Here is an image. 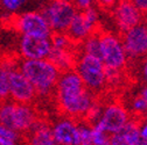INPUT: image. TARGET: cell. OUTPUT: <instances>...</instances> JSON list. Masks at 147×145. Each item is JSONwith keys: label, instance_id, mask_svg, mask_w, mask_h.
Listing matches in <instances>:
<instances>
[{"label": "cell", "instance_id": "6", "mask_svg": "<svg viewBox=\"0 0 147 145\" xmlns=\"http://www.w3.org/2000/svg\"><path fill=\"white\" fill-rule=\"evenodd\" d=\"M99 15L96 7H90L84 11H77L72 21L65 30V35L69 40L75 43L81 44L89 36L98 30L99 28Z\"/></svg>", "mask_w": 147, "mask_h": 145}, {"label": "cell", "instance_id": "11", "mask_svg": "<svg viewBox=\"0 0 147 145\" xmlns=\"http://www.w3.org/2000/svg\"><path fill=\"white\" fill-rule=\"evenodd\" d=\"M36 92L28 79L21 73V71L14 67L9 73V88H8V100L16 103L32 104L35 100Z\"/></svg>", "mask_w": 147, "mask_h": 145}, {"label": "cell", "instance_id": "17", "mask_svg": "<svg viewBox=\"0 0 147 145\" xmlns=\"http://www.w3.org/2000/svg\"><path fill=\"white\" fill-rule=\"evenodd\" d=\"M55 66H56L61 73L70 70H74L75 66L76 58L72 55V50H57V49H53L49 53V57L47 58Z\"/></svg>", "mask_w": 147, "mask_h": 145}, {"label": "cell", "instance_id": "34", "mask_svg": "<svg viewBox=\"0 0 147 145\" xmlns=\"http://www.w3.org/2000/svg\"><path fill=\"white\" fill-rule=\"evenodd\" d=\"M146 114H147V113H146Z\"/></svg>", "mask_w": 147, "mask_h": 145}, {"label": "cell", "instance_id": "19", "mask_svg": "<svg viewBox=\"0 0 147 145\" xmlns=\"http://www.w3.org/2000/svg\"><path fill=\"white\" fill-rule=\"evenodd\" d=\"M83 48V53L96 57L100 61V31L96 30L89 37L81 43Z\"/></svg>", "mask_w": 147, "mask_h": 145}, {"label": "cell", "instance_id": "24", "mask_svg": "<svg viewBox=\"0 0 147 145\" xmlns=\"http://www.w3.org/2000/svg\"><path fill=\"white\" fill-rule=\"evenodd\" d=\"M92 145H110V135L100 130L98 126L92 125Z\"/></svg>", "mask_w": 147, "mask_h": 145}, {"label": "cell", "instance_id": "5", "mask_svg": "<svg viewBox=\"0 0 147 145\" xmlns=\"http://www.w3.org/2000/svg\"><path fill=\"white\" fill-rule=\"evenodd\" d=\"M8 23L20 36L50 39L53 31L40 11H28L11 15Z\"/></svg>", "mask_w": 147, "mask_h": 145}, {"label": "cell", "instance_id": "13", "mask_svg": "<svg viewBox=\"0 0 147 145\" xmlns=\"http://www.w3.org/2000/svg\"><path fill=\"white\" fill-rule=\"evenodd\" d=\"M112 15L121 33L127 31L144 21V15L133 6L130 0H119L112 8Z\"/></svg>", "mask_w": 147, "mask_h": 145}, {"label": "cell", "instance_id": "9", "mask_svg": "<svg viewBox=\"0 0 147 145\" xmlns=\"http://www.w3.org/2000/svg\"><path fill=\"white\" fill-rule=\"evenodd\" d=\"M120 41L127 59H139L147 56V25H140L121 33Z\"/></svg>", "mask_w": 147, "mask_h": 145}, {"label": "cell", "instance_id": "14", "mask_svg": "<svg viewBox=\"0 0 147 145\" xmlns=\"http://www.w3.org/2000/svg\"><path fill=\"white\" fill-rule=\"evenodd\" d=\"M51 132L57 145H80L78 123L69 117H62L51 124Z\"/></svg>", "mask_w": 147, "mask_h": 145}, {"label": "cell", "instance_id": "12", "mask_svg": "<svg viewBox=\"0 0 147 145\" xmlns=\"http://www.w3.org/2000/svg\"><path fill=\"white\" fill-rule=\"evenodd\" d=\"M51 51L50 39L42 37H28L20 36L18 43V52L21 59L25 61H39L47 59Z\"/></svg>", "mask_w": 147, "mask_h": 145}, {"label": "cell", "instance_id": "26", "mask_svg": "<svg viewBox=\"0 0 147 145\" xmlns=\"http://www.w3.org/2000/svg\"><path fill=\"white\" fill-rule=\"evenodd\" d=\"M95 0H72V5L76 7L77 11H84L92 7Z\"/></svg>", "mask_w": 147, "mask_h": 145}, {"label": "cell", "instance_id": "10", "mask_svg": "<svg viewBox=\"0 0 147 145\" xmlns=\"http://www.w3.org/2000/svg\"><path fill=\"white\" fill-rule=\"evenodd\" d=\"M128 121V113L120 103H110L103 109L98 121L94 125L98 126L107 135H113L120 131Z\"/></svg>", "mask_w": 147, "mask_h": 145}, {"label": "cell", "instance_id": "18", "mask_svg": "<svg viewBox=\"0 0 147 145\" xmlns=\"http://www.w3.org/2000/svg\"><path fill=\"white\" fill-rule=\"evenodd\" d=\"M18 66V62L9 58H0V102L8 100L9 73Z\"/></svg>", "mask_w": 147, "mask_h": 145}, {"label": "cell", "instance_id": "4", "mask_svg": "<svg viewBox=\"0 0 147 145\" xmlns=\"http://www.w3.org/2000/svg\"><path fill=\"white\" fill-rule=\"evenodd\" d=\"M74 70L80 76L85 87L92 94L100 93L107 85L105 77V66L96 57L82 53L76 58Z\"/></svg>", "mask_w": 147, "mask_h": 145}, {"label": "cell", "instance_id": "32", "mask_svg": "<svg viewBox=\"0 0 147 145\" xmlns=\"http://www.w3.org/2000/svg\"><path fill=\"white\" fill-rule=\"evenodd\" d=\"M140 96H141V98H144V100H145V101L147 102V87L142 89V92H141Z\"/></svg>", "mask_w": 147, "mask_h": 145}, {"label": "cell", "instance_id": "29", "mask_svg": "<svg viewBox=\"0 0 147 145\" xmlns=\"http://www.w3.org/2000/svg\"><path fill=\"white\" fill-rule=\"evenodd\" d=\"M140 136H141V139L147 140V120L144 123V125L140 128Z\"/></svg>", "mask_w": 147, "mask_h": 145}, {"label": "cell", "instance_id": "7", "mask_svg": "<svg viewBox=\"0 0 147 145\" xmlns=\"http://www.w3.org/2000/svg\"><path fill=\"white\" fill-rule=\"evenodd\" d=\"M100 62L109 70L121 71L127 63V56L118 36L100 31Z\"/></svg>", "mask_w": 147, "mask_h": 145}, {"label": "cell", "instance_id": "20", "mask_svg": "<svg viewBox=\"0 0 147 145\" xmlns=\"http://www.w3.org/2000/svg\"><path fill=\"white\" fill-rule=\"evenodd\" d=\"M50 42H51V48L53 49H57V50H72L74 44L69 37L64 34H53L50 37Z\"/></svg>", "mask_w": 147, "mask_h": 145}, {"label": "cell", "instance_id": "25", "mask_svg": "<svg viewBox=\"0 0 147 145\" xmlns=\"http://www.w3.org/2000/svg\"><path fill=\"white\" fill-rule=\"evenodd\" d=\"M132 108L137 114H145V113H147V102L144 100V98H141L139 95L133 100Z\"/></svg>", "mask_w": 147, "mask_h": 145}, {"label": "cell", "instance_id": "1", "mask_svg": "<svg viewBox=\"0 0 147 145\" xmlns=\"http://www.w3.org/2000/svg\"><path fill=\"white\" fill-rule=\"evenodd\" d=\"M54 93L57 107L64 117L83 118L95 106L94 94L85 87L75 70L61 73Z\"/></svg>", "mask_w": 147, "mask_h": 145}, {"label": "cell", "instance_id": "22", "mask_svg": "<svg viewBox=\"0 0 147 145\" xmlns=\"http://www.w3.org/2000/svg\"><path fill=\"white\" fill-rule=\"evenodd\" d=\"M80 145H92V129L86 123H78Z\"/></svg>", "mask_w": 147, "mask_h": 145}, {"label": "cell", "instance_id": "21", "mask_svg": "<svg viewBox=\"0 0 147 145\" xmlns=\"http://www.w3.org/2000/svg\"><path fill=\"white\" fill-rule=\"evenodd\" d=\"M27 3L28 0H0V7L6 14L15 15Z\"/></svg>", "mask_w": 147, "mask_h": 145}, {"label": "cell", "instance_id": "28", "mask_svg": "<svg viewBox=\"0 0 147 145\" xmlns=\"http://www.w3.org/2000/svg\"><path fill=\"white\" fill-rule=\"evenodd\" d=\"M130 1L142 15L147 14V0H130Z\"/></svg>", "mask_w": 147, "mask_h": 145}, {"label": "cell", "instance_id": "3", "mask_svg": "<svg viewBox=\"0 0 147 145\" xmlns=\"http://www.w3.org/2000/svg\"><path fill=\"white\" fill-rule=\"evenodd\" d=\"M39 116L32 104L16 103L12 100L0 102V124L21 134H28L34 126Z\"/></svg>", "mask_w": 147, "mask_h": 145}, {"label": "cell", "instance_id": "30", "mask_svg": "<svg viewBox=\"0 0 147 145\" xmlns=\"http://www.w3.org/2000/svg\"><path fill=\"white\" fill-rule=\"evenodd\" d=\"M0 145H20V144L14 143V142H11V140H7V139L0 138Z\"/></svg>", "mask_w": 147, "mask_h": 145}, {"label": "cell", "instance_id": "33", "mask_svg": "<svg viewBox=\"0 0 147 145\" xmlns=\"http://www.w3.org/2000/svg\"><path fill=\"white\" fill-rule=\"evenodd\" d=\"M49 1H60V3H71L72 4V0H49Z\"/></svg>", "mask_w": 147, "mask_h": 145}, {"label": "cell", "instance_id": "2", "mask_svg": "<svg viewBox=\"0 0 147 145\" xmlns=\"http://www.w3.org/2000/svg\"><path fill=\"white\" fill-rule=\"evenodd\" d=\"M18 69L33 85L36 95L49 96L54 93L61 72L48 59L18 62Z\"/></svg>", "mask_w": 147, "mask_h": 145}, {"label": "cell", "instance_id": "23", "mask_svg": "<svg viewBox=\"0 0 147 145\" xmlns=\"http://www.w3.org/2000/svg\"><path fill=\"white\" fill-rule=\"evenodd\" d=\"M0 138L20 144V142L22 139V135L16 132L15 130H13L11 128H8V126L4 125V124H0Z\"/></svg>", "mask_w": 147, "mask_h": 145}, {"label": "cell", "instance_id": "15", "mask_svg": "<svg viewBox=\"0 0 147 145\" xmlns=\"http://www.w3.org/2000/svg\"><path fill=\"white\" fill-rule=\"evenodd\" d=\"M110 145H142L139 122L130 118L120 131L110 135Z\"/></svg>", "mask_w": 147, "mask_h": 145}, {"label": "cell", "instance_id": "27", "mask_svg": "<svg viewBox=\"0 0 147 145\" xmlns=\"http://www.w3.org/2000/svg\"><path fill=\"white\" fill-rule=\"evenodd\" d=\"M119 0H95V4L104 11H112V8L117 5Z\"/></svg>", "mask_w": 147, "mask_h": 145}, {"label": "cell", "instance_id": "16", "mask_svg": "<svg viewBox=\"0 0 147 145\" xmlns=\"http://www.w3.org/2000/svg\"><path fill=\"white\" fill-rule=\"evenodd\" d=\"M26 135V145H57L51 132V125L40 118Z\"/></svg>", "mask_w": 147, "mask_h": 145}, {"label": "cell", "instance_id": "31", "mask_svg": "<svg viewBox=\"0 0 147 145\" xmlns=\"http://www.w3.org/2000/svg\"><path fill=\"white\" fill-rule=\"evenodd\" d=\"M142 73H144V77L147 79V56H146V59L144 62V66H142Z\"/></svg>", "mask_w": 147, "mask_h": 145}, {"label": "cell", "instance_id": "8", "mask_svg": "<svg viewBox=\"0 0 147 145\" xmlns=\"http://www.w3.org/2000/svg\"><path fill=\"white\" fill-rule=\"evenodd\" d=\"M47 20L53 34L65 33L77 9L71 3L49 1L40 11Z\"/></svg>", "mask_w": 147, "mask_h": 145}]
</instances>
